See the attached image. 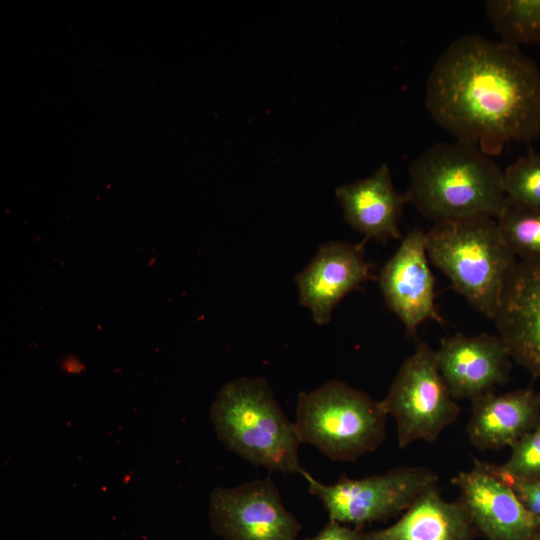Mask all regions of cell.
I'll return each mask as SVG.
<instances>
[{
  "label": "cell",
  "instance_id": "cell-1",
  "mask_svg": "<svg viewBox=\"0 0 540 540\" xmlns=\"http://www.w3.org/2000/svg\"><path fill=\"white\" fill-rule=\"evenodd\" d=\"M425 105L456 141L494 157L540 136V69L518 46L462 35L433 64Z\"/></svg>",
  "mask_w": 540,
  "mask_h": 540
},
{
  "label": "cell",
  "instance_id": "cell-2",
  "mask_svg": "<svg viewBox=\"0 0 540 540\" xmlns=\"http://www.w3.org/2000/svg\"><path fill=\"white\" fill-rule=\"evenodd\" d=\"M408 172L407 203L434 224L498 219L508 207L503 170L472 144L435 143L414 159Z\"/></svg>",
  "mask_w": 540,
  "mask_h": 540
},
{
  "label": "cell",
  "instance_id": "cell-3",
  "mask_svg": "<svg viewBox=\"0 0 540 540\" xmlns=\"http://www.w3.org/2000/svg\"><path fill=\"white\" fill-rule=\"evenodd\" d=\"M210 418L219 440L249 463L271 472L306 471L299 458L294 422L261 377H241L225 384L212 403Z\"/></svg>",
  "mask_w": 540,
  "mask_h": 540
},
{
  "label": "cell",
  "instance_id": "cell-4",
  "mask_svg": "<svg viewBox=\"0 0 540 540\" xmlns=\"http://www.w3.org/2000/svg\"><path fill=\"white\" fill-rule=\"evenodd\" d=\"M426 251L452 288L475 311L493 320L518 261L497 220L477 217L433 224L426 232Z\"/></svg>",
  "mask_w": 540,
  "mask_h": 540
},
{
  "label": "cell",
  "instance_id": "cell-5",
  "mask_svg": "<svg viewBox=\"0 0 540 540\" xmlns=\"http://www.w3.org/2000/svg\"><path fill=\"white\" fill-rule=\"evenodd\" d=\"M381 401L343 381L331 380L298 395L296 434L334 461L353 462L375 451L386 437Z\"/></svg>",
  "mask_w": 540,
  "mask_h": 540
},
{
  "label": "cell",
  "instance_id": "cell-6",
  "mask_svg": "<svg viewBox=\"0 0 540 540\" xmlns=\"http://www.w3.org/2000/svg\"><path fill=\"white\" fill-rule=\"evenodd\" d=\"M380 401L396 421L400 448L419 440L434 442L461 411L438 369L435 350L422 340L401 363Z\"/></svg>",
  "mask_w": 540,
  "mask_h": 540
},
{
  "label": "cell",
  "instance_id": "cell-7",
  "mask_svg": "<svg viewBox=\"0 0 540 540\" xmlns=\"http://www.w3.org/2000/svg\"><path fill=\"white\" fill-rule=\"evenodd\" d=\"M308 491L327 511L330 521L361 529L404 512L418 496L437 485L438 475L422 466H403L363 478L342 476L323 484L308 473Z\"/></svg>",
  "mask_w": 540,
  "mask_h": 540
},
{
  "label": "cell",
  "instance_id": "cell-8",
  "mask_svg": "<svg viewBox=\"0 0 540 540\" xmlns=\"http://www.w3.org/2000/svg\"><path fill=\"white\" fill-rule=\"evenodd\" d=\"M209 515L225 540H296L302 528L269 477L214 489Z\"/></svg>",
  "mask_w": 540,
  "mask_h": 540
},
{
  "label": "cell",
  "instance_id": "cell-9",
  "mask_svg": "<svg viewBox=\"0 0 540 540\" xmlns=\"http://www.w3.org/2000/svg\"><path fill=\"white\" fill-rule=\"evenodd\" d=\"M475 530L487 540H529L540 522L525 508L494 464L475 460L451 479Z\"/></svg>",
  "mask_w": 540,
  "mask_h": 540
},
{
  "label": "cell",
  "instance_id": "cell-10",
  "mask_svg": "<svg viewBox=\"0 0 540 540\" xmlns=\"http://www.w3.org/2000/svg\"><path fill=\"white\" fill-rule=\"evenodd\" d=\"M426 251V232L410 230L379 274V286L388 308L406 332L415 336L427 320L443 323L435 306L434 277Z\"/></svg>",
  "mask_w": 540,
  "mask_h": 540
},
{
  "label": "cell",
  "instance_id": "cell-11",
  "mask_svg": "<svg viewBox=\"0 0 540 540\" xmlns=\"http://www.w3.org/2000/svg\"><path fill=\"white\" fill-rule=\"evenodd\" d=\"M435 352L438 369L455 400L472 401L509 378L512 359L499 335L457 333L442 338Z\"/></svg>",
  "mask_w": 540,
  "mask_h": 540
},
{
  "label": "cell",
  "instance_id": "cell-12",
  "mask_svg": "<svg viewBox=\"0 0 540 540\" xmlns=\"http://www.w3.org/2000/svg\"><path fill=\"white\" fill-rule=\"evenodd\" d=\"M511 359L540 377V259H518L493 318Z\"/></svg>",
  "mask_w": 540,
  "mask_h": 540
},
{
  "label": "cell",
  "instance_id": "cell-13",
  "mask_svg": "<svg viewBox=\"0 0 540 540\" xmlns=\"http://www.w3.org/2000/svg\"><path fill=\"white\" fill-rule=\"evenodd\" d=\"M363 244L327 242L295 276L299 302L317 324H327L336 305L372 277Z\"/></svg>",
  "mask_w": 540,
  "mask_h": 540
},
{
  "label": "cell",
  "instance_id": "cell-14",
  "mask_svg": "<svg viewBox=\"0 0 540 540\" xmlns=\"http://www.w3.org/2000/svg\"><path fill=\"white\" fill-rule=\"evenodd\" d=\"M336 197L346 222L365 240L402 239L399 223L407 200L394 187L387 164L364 179L339 186Z\"/></svg>",
  "mask_w": 540,
  "mask_h": 540
},
{
  "label": "cell",
  "instance_id": "cell-15",
  "mask_svg": "<svg viewBox=\"0 0 540 540\" xmlns=\"http://www.w3.org/2000/svg\"><path fill=\"white\" fill-rule=\"evenodd\" d=\"M471 404L467 435L479 450L511 447L540 422V393L532 388L491 391Z\"/></svg>",
  "mask_w": 540,
  "mask_h": 540
},
{
  "label": "cell",
  "instance_id": "cell-16",
  "mask_svg": "<svg viewBox=\"0 0 540 540\" xmlns=\"http://www.w3.org/2000/svg\"><path fill=\"white\" fill-rule=\"evenodd\" d=\"M474 532L461 502L446 501L437 484L418 496L395 523L361 531L360 540H473Z\"/></svg>",
  "mask_w": 540,
  "mask_h": 540
},
{
  "label": "cell",
  "instance_id": "cell-17",
  "mask_svg": "<svg viewBox=\"0 0 540 540\" xmlns=\"http://www.w3.org/2000/svg\"><path fill=\"white\" fill-rule=\"evenodd\" d=\"M485 12L499 40L518 47L540 43V0H489Z\"/></svg>",
  "mask_w": 540,
  "mask_h": 540
},
{
  "label": "cell",
  "instance_id": "cell-18",
  "mask_svg": "<svg viewBox=\"0 0 540 540\" xmlns=\"http://www.w3.org/2000/svg\"><path fill=\"white\" fill-rule=\"evenodd\" d=\"M508 206L540 211V152L530 150L503 170Z\"/></svg>",
  "mask_w": 540,
  "mask_h": 540
},
{
  "label": "cell",
  "instance_id": "cell-19",
  "mask_svg": "<svg viewBox=\"0 0 540 540\" xmlns=\"http://www.w3.org/2000/svg\"><path fill=\"white\" fill-rule=\"evenodd\" d=\"M496 220L517 259H540V211L508 206Z\"/></svg>",
  "mask_w": 540,
  "mask_h": 540
},
{
  "label": "cell",
  "instance_id": "cell-20",
  "mask_svg": "<svg viewBox=\"0 0 540 540\" xmlns=\"http://www.w3.org/2000/svg\"><path fill=\"white\" fill-rule=\"evenodd\" d=\"M497 466L514 478L540 477V422L510 447L508 459Z\"/></svg>",
  "mask_w": 540,
  "mask_h": 540
},
{
  "label": "cell",
  "instance_id": "cell-21",
  "mask_svg": "<svg viewBox=\"0 0 540 540\" xmlns=\"http://www.w3.org/2000/svg\"><path fill=\"white\" fill-rule=\"evenodd\" d=\"M499 476L512 488L525 508L540 522V477L519 479L503 473L497 465Z\"/></svg>",
  "mask_w": 540,
  "mask_h": 540
},
{
  "label": "cell",
  "instance_id": "cell-22",
  "mask_svg": "<svg viewBox=\"0 0 540 540\" xmlns=\"http://www.w3.org/2000/svg\"><path fill=\"white\" fill-rule=\"evenodd\" d=\"M361 530L330 521L313 537L304 540H360Z\"/></svg>",
  "mask_w": 540,
  "mask_h": 540
},
{
  "label": "cell",
  "instance_id": "cell-23",
  "mask_svg": "<svg viewBox=\"0 0 540 540\" xmlns=\"http://www.w3.org/2000/svg\"><path fill=\"white\" fill-rule=\"evenodd\" d=\"M529 540H540V527L536 529V531L533 533Z\"/></svg>",
  "mask_w": 540,
  "mask_h": 540
}]
</instances>
